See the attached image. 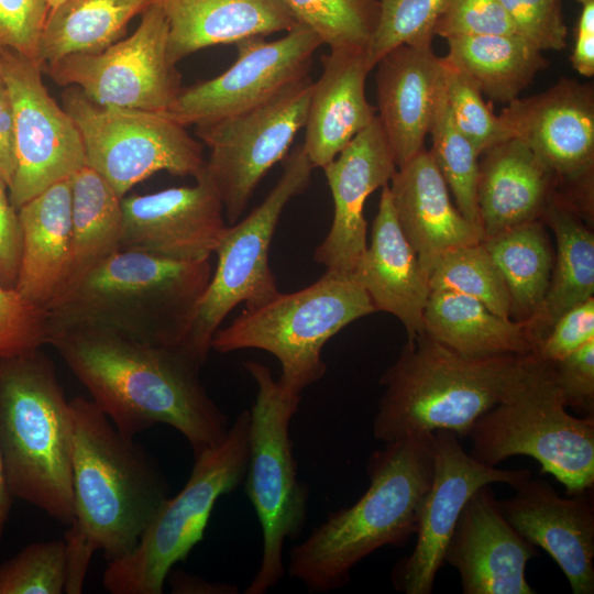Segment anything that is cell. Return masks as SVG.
I'll use <instances>...</instances> for the list:
<instances>
[{"instance_id": "6da1fadb", "label": "cell", "mask_w": 594, "mask_h": 594, "mask_svg": "<svg viewBox=\"0 0 594 594\" xmlns=\"http://www.w3.org/2000/svg\"><path fill=\"white\" fill-rule=\"evenodd\" d=\"M47 344L122 435L134 438L165 424L187 439L195 455L227 436V416L200 380L202 365L180 348L146 344L96 327L55 330Z\"/></svg>"}, {"instance_id": "7a4b0ae2", "label": "cell", "mask_w": 594, "mask_h": 594, "mask_svg": "<svg viewBox=\"0 0 594 594\" xmlns=\"http://www.w3.org/2000/svg\"><path fill=\"white\" fill-rule=\"evenodd\" d=\"M433 464V432L406 436L374 451L366 464L367 490L292 548L289 576L312 593H327L345 585L352 569L377 549L407 544L417 531Z\"/></svg>"}, {"instance_id": "3957f363", "label": "cell", "mask_w": 594, "mask_h": 594, "mask_svg": "<svg viewBox=\"0 0 594 594\" xmlns=\"http://www.w3.org/2000/svg\"><path fill=\"white\" fill-rule=\"evenodd\" d=\"M211 275L209 258L178 261L119 251L45 306L48 336L96 327L146 344L182 348Z\"/></svg>"}, {"instance_id": "277c9868", "label": "cell", "mask_w": 594, "mask_h": 594, "mask_svg": "<svg viewBox=\"0 0 594 594\" xmlns=\"http://www.w3.org/2000/svg\"><path fill=\"white\" fill-rule=\"evenodd\" d=\"M74 518L64 541L108 562L133 550L169 497L154 459L84 397L70 399Z\"/></svg>"}, {"instance_id": "5b68a950", "label": "cell", "mask_w": 594, "mask_h": 594, "mask_svg": "<svg viewBox=\"0 0 594 594\" xmlns=\"http://www.w3.org/2000/svg\"><path fill=\"white\" fill-rule=\"evenodd\" d=\"M528 358H465L420 332L380 380L384 391L374 438L386 443L438 430L469 436L477 419L506 396Z\"/></svg>"}, {"instance_id": "8992f818", "label": "cell", "mask_w": 594, "mask_h": 594, "mask_svg": "<svg viewBox=\"0 0 594 594\" xmlns=\"http://www.w3.org/2000/svg\"><path fill=\"white\" fill-rule=\"evenodd\" d=\"M73 430L52 360L41 350L0 358V457L15 498L69 525Z\"/></svg>"}, {"instance_id": "52a82bcc", "label": "cell", "mask_w": 594, "mask_h": 594, "mask_svg": "<svg viewBox=\"0 0 594 594\" xmlns=\"http://www.w3.org/2000/svg\"><path fill=\"white\" fill-rule=\"evenodd\" d=\"M470 455L497 466L514 455L535 459L541 473L554 476L566 495L594 486V414L566 411L552 365L529 355L506 396L474 424Z\"/></svg>"}, {"instance_id": "ba28073f", "label": "cell", "mask_w": 594, "mask_h": 594, "mask_svg": "<svg viewBox=\"0 0 594 594\" xmlns=\"http://www.w3.org/2000/svg\"><path fill=\"white\" fill-rule=\"evenodd\" d=\"M375 311L355 279L326 273L298 292H279L262 305L245 307L228 327L216 331L211 349L266 351L280 364L279 383L301 393L324 375L321 351L328 340Z\"/></svg>"}, {"instance_id": "9c48e42d", "label": "cell", "mask_w": 594, "mask_h": 594, "mask_svg": "<svg viewBox=\"0 0 594 594\" xmlns=\"http://www.w3.org/2000/svg\"><path fill=\"white\" fill-rule=\"evenodd\" d=\"M257 394L251 407L246 495L257 515L263 537L258 570L245 594H264L284 576L283 548L300 535L306 522L309 488L297 476L289 426L300 393L274 380L270 369L248 361Z\"/></svg>"}, {"instance_id": "30bf717a", "label": "cell", "mask_w": 594, "mask_h": 594, "mask_svg": "<svg viewBox=\"0 0 594 594\" xmlns=\"http://www.w3.org/2000/svg\"><path fill=\"white\" fill-rule=\"evenodd\" d=\"M250 413H241L224 439L195 455L185 486L168 497L128 554L108 562L103 587L111 594H161L172 566L202 539L218 498L244 480Z\"/></svg>"}, {"instance_id": "8fae6325", "label": "cell", "mask_w": 594, "mask_h": 594, "mask_svg": "<svg viewBox=\"0 0 594 594\" xmlns=\"http://www.w3.org/2000/svg\"><path fill=\"white\" fill-rule=\"evenodd\" d=\"M312 168L299 144L286 156L283 173L264 200L240 222L226 226L215 250L217 268L180 348L201 365L216 331L233 308L241 302L255 307L279 293L268 264L271 242L284 208L307 188Z\"/></svg>"}, {"instance_id": "7c38bea8", "label": "cell", "mask_w": 594, "mask_h": 594, "mask_svg": "<svg viewBox=\"0 0 594 594\" xmlns=\"http://www.w3.org/2000/svg\"><path fill=\"white\" fill-rule=\"evenodd\" d=\"M62 106L76 123L86 165L123 198L158 172L193 176L202 170V145L163 112L101 106L66 87Z\"/></svg>"}, {"instance_id": "4fadbf2b", "label": "cell", "mask_w": 594, "mask_h": 594, "mask_svg": "<svg viewBox=\"0 0 594 594\" xmlns=\"http://www.w3.org/2000/svg\"><path fill=\"white\" fill-rule=\"evenodd\" d=\"M312 84L307 75L250 110L196 125L197 136L210 150L204 172L230 223L239 220L258 183L287 155L304 128Z\"/></svg>"}, {"instance_id": "5bb4252c", "label": "cell", "mask_w": 594, "mask_h": 594, "mask_svg": "<svg viewBox=\"0 0 594 594\" xmlns=\"http://www.w3.org/2000/svg\"><path fill=\"white\" fill-rule=\"evenodd\" d=\"M167 48L168 23L152 0L127 38L98 53L61 57L42 70L57 85L76 87L98 105L163 112L183 88Z\"/></svg>"}, {"instance_id": "9a60e30c", "label": "cell", "mask_w": 594, "mask_h": 594, "mask_svg": "<svg viewBox=\"0 0 594 594\" xmlns=\"http://www.w3.org/2000/svg\"><path fill=\"white\" fill-rule=\"evenodd\" d=\"M0 63L13 109L16 167L8 190L18 210L72 177L86 165V157L79 130L47 91L42 67L8 48H0Z\"/></svg>"}, {"instance_id": "2e32d148", "label": "cell", "mask_w": 594, "mask_h": 594, "mask_svg": "<svg viewBox=\"0 0 594 594\" xmlns=\"http://www.w3.org/2000/svg\"><path fill=\"white\" fill-rule=\"evenodd\" d=\"M321 45L302 23L275 41L243 38L235 43L237 59L226 72L182 88L163 113L184 127H196L250 110L307 76Z\"/></svg>"}, {"instance_id": "e0dca14e", "label": "cell", "mask_w": 594, "mask_h": 594, "mask_svg": "<svg viewBox=\"0 0 594 594\" xmlns=\"http://www.w3.org/2000/svg\"><path fill=\"white\" fill-rule=\"evenodd\" d=\"M433 459L432 482L420 509L416 546L392 570L394 587L405 594L432 593L458 518L477 488L493 483L515 487L531 476L526 469H499L476 461L465 452L459 437L448 430L433 432Z\"/></svg>"}, {"instance_id": "ac0fdd59", "label": "cell", "mask_w": 594, "mask_h": 594, "mask_svg": "<svg viewBox=\"0 0 594 594\" xmlns=\"http://www.w3.org/2000/svg\"><path fill=\"white\" fill-rule=\"evenodd\" d=\"M194 186L122 198L120 251L178 261L210 258L226 228L221 199L202 170Z\"/></svg>"}, {"instance_id": "d6986e66", "label": "cell", "mask_w": 594, "mask_h": 594, "mask_svg": "<svg viewBox=\"0 0 594 594\" xmlns=\"http://www.w3.org/2000/svg\"><path fill=\"white\" fill-rule=\"evenodd\" d=\"M322 169L333 199V219L314 258L326 273L351 277L367 246L365 201L397 169L377 117Z\"/></svg>"}, {"instance_id": "ffe728a7", "label": "cell", "mask_w": 594, "mask_h": 594, "mask_svg": "<svg viewBox=\"0 0 594 594\" xmlns=\"http://www.w3.org/2000/svg\"><path fill=\"white\" fill-rule=\"evenodd\" d=\"M499 118L512 139L526 144L554 175L573 179L592 169V85L561 78L543 92L510 101Z\"/></svg>"}, {"instance_id": "44dd1931", "label": "cell", "mask_w": 594, "mask_h": 594, "mask_svg": "<svg viewBox=\"0 0 594 594\" xmlns=\"http://www.w3.org/2000/svg\"><path fill=\"white\" fill-rule=\"evenodd\" d=\"M514 488L512 497L496 499L506 520L556 561L574 594H593V490L562 497L548 482L531 476Z\"/></svg>"}, {"instance_id": "7402d4cb", "label": "cell", "mask_w": 594, "mask_h": 594, "mask_svg": "<svg viewBox=\"0 0 594 594\" xmlns=\"http://www.w3.org/2000/svg\"><path fill=\"white\" fill-rule=\"evenodd\" d=\"M536 556V547L512 527L484 485L464 505L444 562L458 570L464 594H535L525 572Z\"/></svg>"}, {"instance_id": "603a6c76", "label": "cell", "mask_w": 594, "mask_h": 594, "mask_svg": "<svg viewBox=\"0 0 594 594\" xmlns=\"http://www.w3.org/2000/svg\"><path fill=\"white\" fill-rule=\"evenodd\" d=\"M375 67L377 119L398 168L425 150L444 82L443 62L432 46L400 45Z\"/></svg>"}, {"instance_id": "cb8c5ba5", "label": "cell", "mask_w": 594, "mask_h": 594, "mask_svg": "<svg viewBox=\"0 0 594 594\" xmlns=\"http://www.w3.org/2000/svg\"><path fill=\"white\" fill-rule=\"evenodd\" d=\"M391 183L397 221L427 277L446 252L483 241L481 228L453 206L449 188L426 148L398 167Z\"/></svg>"}, {"instance_id": "d4e9b609", "label": "cell", "mask_w": 594, "mask_h": 594, "mask_svg": "<svg viewBox=\"0 0 594 594\" xmlns=\"http://www.w3.org/2000/svg\"><path fill=\"white\" fill-rule=\"evenodd\" d=\"M321 64L304 125L302 147L314 168L331 162L377 117L365 96L366 77L372 70L366 48H330L321 56Z\"/></svg>"}, {"instance_id": "484cf974", "label": "cell", "mask_w": 594, "mask_h": 594, "mask_svg": "<svg viewBox=\"0 0 594 594\" xmlns=\"http://www.w3.org/2000/svg\"><path fill=\"white\" fill-rule=\"evenodd\" d=\"M351 277L367 293L376 311L399 319L408 339L422 332L428 277L399 227L388 184L382 187L370 245Z\"/></svg>"}, {"instance_id": "4316f807", "label": "cell", "mask_w": 594, "mask_h": 594, "mask_svg": "<svg viewBox=\"0 0 594 594\" xmlns=\"http://www.w3.org/2000/svg\"><path fill=\"white\" fill-rule=\"evenodd\" d=\"M168 23V58L177 64L218 44L293 30L299 22L286 0H155Z\"/></svg>"}, {"instance_id": "83f0119b", "label": "cell", "mask_w": 594, "mask_h": 594, "mask_svg": "<svg viewBox=\"0 0 594 594\" xmlns=\"http://www.w3.org/2000/svg\"><path fill=\"white\" fill-rule=\"evenodd\" d=\"M22 235L15 289L36 306H45L61 290L72 248V182L61 180L18 209Z\"/></svg>"}, {"instance_id": "f1b7e54d", "label": "cell", "mask_w": 594, "mask_h": 594, "mask_svg": "<svg viewBox=\"0 0 594 594\" xmlns=\"http://www.w3.org/2000/svg\"><path fill=\"white\" fill-rule=\"evenodd\" d=\"M483 154L476 197L485 239L537 219L550 199L554 174L517 139L502 142Z\"/></svg>"}, {"instance_id": "f546056e", "label": "cell", "mask_w": 594, "mask_h": 594, "mask_svg": "<svg viewBox=\"0 0 594 594\" xmlns=\"http://www.w3.org/2000/svg\"><path fill=\"white\" fill-rule=\"evenodd\" d=\"M422 332L471 359L526 356L535 354L540 342L531 323L499 316L477 299L447 290H430Z\"/></svg>"}, {"instance_id": "4dcf8cb0", "label": "cell", "mask_w": 594, "mask_h": 594, "mask_svg": "<svg viewBox=\"0 0 594 594\" xmlns=\"http://www.w3.org/2000/svg\"><path fill=\"white\" fill-rule=\"evenodd\" d=\"M444 57L461 69L495 102L509 103L518 98L547 68L542 52L521 35H459L447 38Z\"/></svg>"}, {"instance_id": "1f68e13d", "label": "cell", "mask_w": 594, "mask_h": 594, "mask_svg": "<svg viewBox=\"0 0 594 594\" xmlns=\"http://www.w3.org/2000/svg\"><path fill=\"white\" fill-rule=\"evenodd\" d=\"M152 0H64L48 10L37 48L43 65L73 54L98 53L124 34Z\"/></svg>"}, {"instance_id": "d6a6232c", "label": "cell", "mask_w": 594, "mask_h": 594, "mask_svg": "<svg viewBox=\"0 0 594 594\" xmlns=\"http://www.w3.org/2000/svg\"><path fill=\"white\" fill-rule=\"evenodd\" d=\"M483 245L498 268L509 296V318L531 323L539 318L553 258L542 224L530 220L492 237ZM535 330V328H534Z\"/></svg>"}, {"instance_id": "836d02e7", "label": "cell", "mask_w": 594, "mask_h": 594, "mask_svg": "<svg viewBox=\"0 0 594 594\" xmlns=\"http://www.w3.org/2000/svg\"><path fill=\"white\" fill-rule=\"evenodd\" d=\"M70 182L72 248L61 289L118 253L122 228V198L101 175L85 165Z\"/></svg>"}, {"instance_id": "e575fe53", "label": "cell", "mask_w": 594, "mask_h": 594, "mask_svg": "<svg viewBox=\"0 0 594 594\" xmlns=\"http://www.w3.org/2000/svg\"><path fill=\"white\" fill-rule=\"evenodd\" d=\"M543 213L556 237L557 254L541 312L534 324L540 341L563 312L594 293L593 233L559 201L549 199Z\"/></svg>"}, {"instance_id": "d590c367", "label": "cell", "mask_w": 594, "mask_h": 594, "mask_svg": "<svg viewBox=\"0 0 594 594\" xmlns=\"http://www.w3.org/2000/svg\"><path fill=\"white\" fill-rule=\"evenodd\" d=\"M429 133L432 136L429 152L454 196L457 208L466 220L481 228L476 197L480 155L452 120L444 82Z\"/></svg>"}, {"instance_id": "8d00e7d4", "label": "cell", "mask_w": 594, "mask_h": 594, "mask_svg": "<svg viewBox=\"0 0 594 594\" xmlns=\"http://www.w3.org/2000/svg\"><path fill=\"white\" fill-rule=\"evenodd\" d=\"M430 290H447L477 299L493 312L509 318L505 282L483 242L442 254L428 274Z\"/></svg>"}, {"instance_id": "74e56055", "label": "cell", "mask_w": 594, "mask_h": 594, "mask_svg": "<svg viewBox=\"0 0 594 594\" xmlns=\"http://www.w3.org/2000/svg\"><path fill=\"white\" fill-rule=\"evenodd\" d=\"M299 23L330 48H367L377 26V0H286Z\"/></svg>"}, {"instance_id": "f35d334b", "label": "cell", "mask_w": 594, "mask_h": 594, "mask_svg": "<svg viewBox=\"0 0 594 594\" xmlns=\"http://www.w3.org/2000/svg\"><path fill=\"white\" fill-rule=\"evenodd\" d=\"M380 16L366 48L373 69L389 51L400 45L432 46L435 29L449 0H377Z\"/></svg>"}, {"instance_id": "ab89813d", "label": "cell", "mask_w": 594, "mask_h": 594, "mask_svg": "<svg viewBox=\"0 0 594 594\" xmlns=\"http://www.w3.org/2000/svg\"><path fill=\"white\" fill-rule=\"evenodd\" d=\"M442 62L447 102L452 120L479 155L512 139L499 116L484 101L479 87L444 57Z\"/></svg>"}, {"instance_id": "60d3db41", "label": "cell", "mask_w": 594, "mask_h": 594, "mask_svg": "<svg viewBox=\"0 0 594 594\" xmlns=\"http://www.w3.org/2000/svg\"><path fill=\"white\" fill-rule=\"evenodd\" d=\"M65 585L64 540L28 544L0 565V594H61Z\"/></svg>"}, {"instance_id": "b9f144b4", "label": "cell", "mask_w": 594, "mask_h": 594, "mask_svg": "<svg viewBox=\"0 0 594 594\" xmlns=\"http://www.w3.org/2000/svg\"><path fill=\"white\" fill-rule=\"evenodd\" d=\"M47 336L45 310L0 284V358L41 349Z\"/></svg>"}, {"instance_id": "7bdbcfd3", "label": "cell", "mask_w": 594, "mask_h": 594, "mask_svg": "<svg viewBox=\"0 0 594 594\" xmlns=\"http://www.w3.org/2000/svg\"><path fill=\"white\" fill-rule=\"evenodd\" d=\"M517 34L538 50L562 51L568 28L560 0H499Z\"/></svg>"}, {"instance_id": "ee69618b", "label": "cell", "mask_w": 594, "mask_h": 594, "mask_svg": "<svg viewBox=\"0 0 594 594\" xmlns=\"http://www.w3.org/2000/svg\"><path fill=\"white\" fill-rule=\"evenodd\" d=\"M515 28L499 0H449L435 35L514 34Z\"/></svg>"}, {"instance_id": "f6af8a7d", "label": "cell", "mask_w": 594, "mask_h": 594, "mask_svg": "<svg viewBox=\"0 0 594 594\" xmlns=\"http://www.w3.org/2000/svg\"><path fill=\"white\" fill-rule=\"evenodd\" d=\"M48 0H0V48L36 62Z\"/></svg>"}, {"instance_id": "bcb514c9", "label": "cell", "mask_w": 594, "mask_h": 594, "mask_svg": "<svg viewBox=\"0 0 594 594\" xmlns=\"http://www.w3.org/2000/svg\"><path fill=\"white\" fill-rule=\"evenodd\" d=\"M594 340V298L563 312L540 341L536 355L554 363Z\"/></svg>"}, {"instance_id": "7dc6e473", "label": "cell", "mask_w": 594, "mask_h": 594, "mask_svg": "<svg viewBox=\"0 0 594 594\" xmlns=\"http://www.w3.org/2000/svg\"><path fill=\"white\" fill-rule=\"evenodd\" d=\"M551 365L565 406L594 414V340Z\"/></svg>"}, {"instance_id": "c3c4849f", "label": "cell", "mask_w": 594, "mask_h": 594, "mask_svg": "<svg viewBox=\"0 0 594 594\" xmlns=\"http://www.w3.org/2000/svg\"><path fill=\"white\" fill-rule=\"evenodd\" d=\"M22 235L18 210L9 198V190L0 178V284L15 288L20 272Z\"/></svg>"}, {"instance_id": "681fc988", "label": "cell", "mask_w": 594, "mask_h": 594, "mask_svg": "<svg viewBox=\"0 0 594 594\" xmlns=\"http://www.w3.org/2000/svg\"><path fill=\"white\" fill-rule=\"evenodd\" d=\"M571 63L580 75H594V1L582 4Z\"/></svg>"}, {"instance_id": "f907efd6", "label": "cell", "mask_w": 594, "mask_h": 594, "mask_svg": "<svg viewBox=\"0 0 594 594\" xmlns=\"http://www.w3.org/2000/svg\"><path fill=\"white\" fill-rule=\"evenodd\" d=\"M16 167L14 119L6 85L0 88V178L10 186Z\"/></svg>"}, {"instance_id": "816d5d0a", "label": "cell", "mask_w": 594, "mask_h": 594, "mask_svg": "<svg viewBox=\"0 0 594 594\" xmlns=\"http://www.w3.org/2000/svg\"><path fill=\"white\" fill-rule=\"evenodd\" d=\"M168 583L173 593L178 594H234L238 588L233 585L209 582L199 576L187 574L183 571H169ZM166 578V579H167Z\"/></svg>"}, {"instance_id": "f5cc1de1", "label": "cell", "mask_w": 594, "mask_h": 594, "mask_svg": "<svg viewBox=\"0 0 594 594\" xmlns=\"http://www.w3.org/2000/svg\"><path fill=\"white\" fill-rule=\"evenodd\" d=\"M13 495L9 488L1 457H0V539L3 536L9 514L12 505Z\"/></svg>"}, {"instance_id": "db71d44e", "label": "cell", "mask_w": 594, "mask_h": 594, "mask_svg": "<svg viewBox=\"0 0 594 594\" xmlns=\"http://www.w3.org/2000/svg\"><path fill=\"white\" fill-rule=\"evenodd\" d=\"M64 0H48V8L53 9L54 7L58 6Z\"/></svg>"}, {"instance_id": "11a10c76", "label": "cell", "mask_w": 594, "mask_h": 594, "mask_svg": "<svg viewBox=\"0 0 594 594\" xmlns=\"http://www.w3.org/2000/svg\"><path fill=\"white\" fill-rule=\"evenodd\" d=\"M6 84H4V79H3V73H2V66H1V63H0V88L3 87Z\"/></svg>"}, {"instance_id": "9f6ffc18", "label": "cell", "mask_w": 594, "mask_h": 594, "mask_svg": "<svg viewBox=\"0 0 594 594\" xmlns=\"http://www.w3.org/2000/svg\"><path fill=\"white\" fill-rule=\"evenodd\" d=\"M581 4H584L586 2H590V1H594V0H578Z\"/></svg>"}]
</instances>
